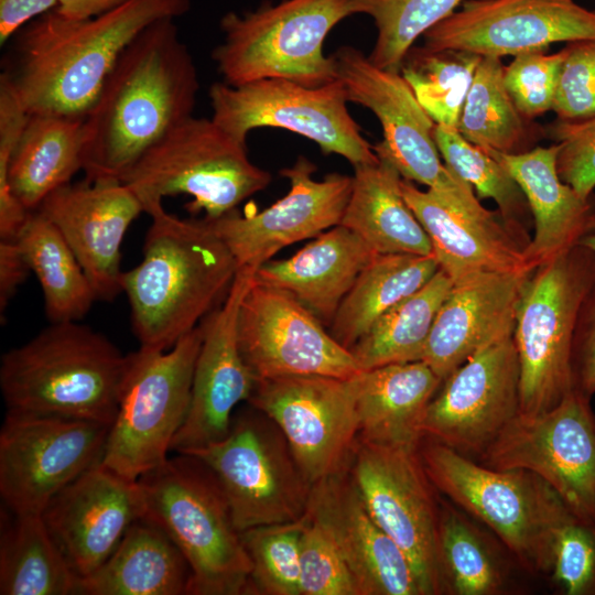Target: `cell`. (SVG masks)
Here are the masks:
<instances>
[{"label": "cell", "mask_w": 595, "mask_h": 595, "mask_svg": "<svg viewBox=\"0 0 595 595\" xmlns=\"http://www.w3.org/2000/svg\"><path fill=\"white\" fill-rule=\"evenodd\" d=\"M190 9L191 0H129L87 19L54 9L13 35L0 84L29 115L85 119L128 44L151 23Z\"/></svg>", "instance_id": "cell-1"}, {"label": "cell", "mask_w": 595, "mask_h": 595, "mask_svg": "<svg viewBox=\"0 0 595 595\" xmlns=\"http://www.w3.org/2000/svg\"><path fill=\"white\" fill-rule=\"evenodd\" d=\"M199 79L174 19L144 28L123 50L84 119L86 180L120 177L193 116Z\"/></svg>", "instance_id": "cell-2"}, {"label": "cell", "mask_w": 595, "mask_h": 595, "mask_svg": "<svg viewBox=\"0 0 595 595\" xmlns=\"http://www.w3.org/2000/svg\"><path fill=\"white\" fill-rule=\"evenodd\" d=\"M147 214L143 258L121 285L140 346L165 350L223 302L238 267L208 219L180 218L163 204Z\"/></svg>", "instance_id": "cell-3"}, {"label": "cell", "mask_w": 595, "mask_h": 595, "mask_svg": "<svg viewBox=\"0 0 595 595\" xmlns=\"http://www.w3.org/2000/svg\"><path fill=\"white\" fill-rule=\"evenodd\" d=\"M77 322L52 323L2 355L0 388L8 411L111 425L129 358Z\"/></svg>", "instance_id": "cell-4"}, {"label": "cell", "mask_w": 595, "mask_h": 595, "mask_svg": "<svg viewBox=\"0 0 595 595\" xmlns=\"http://www.w3.org/2000/svg\"><path fill=\"white\" fill-rule=\"evenodd\" d=\"M138 482L142 518L170 538L190 566L188 595L250 594V559L210 469L177 453Z\"/></svg>", "instance_id": "cell-5"}, {"label": "cell", "mask_w": 595, "mask_h": 595, "mask_svg": "<svg viewBox=\"0 0 595 595\" xmlns=\"http://www.w3.org/2000/svg\"><path fill=\"white\" fill-rule=\"evenodd\" d=\"M419 454L433 486L487 526L527 571L549 575L554 536L572 512L555 490L524 469H496L429 439Z\"/></svg>", "instance_id": "cell-6"}, {"label": "cell", "mask_w": 595, "mask_h": 595, "mask_svg": "<svg viewBox=\"0 0 595 595\" xmlns=\"http://www.w3.org/2000/svg\"><path fill=\"white\" fill-rule=\"evenodd\" d=\"M353 14L355 0H282L245 13L227 12L213 60L231 86L266 78L326 85L337 79V72L334 56L324 54V41Z\"/></svg>", "instance_id": "cell-7"}, {"label": "cell", "mask_w": 595, "mask_h": 595, "mask_svg": "<svg viewBox=\"0 0 595 595\" xmlns=\"http://www.w3.org/2000/svg\"><path fill=\"white\" fill-rule=\"evenodd\" d=\"M148 213L166 196H192L191 213L216 219L264 190L271 174L248 158L246 143L212 118L188 117L150 148L121 177Z\"/></svg>", "instance_id": "cell-8"}, {"label": "cell", "mask_w": 595, "mask_h": 595, "mask_svg": "<svg viewBox=\"0 0 595 595\" xmlns=\"http://www.w3.org/2000/svg\"><path fill=\"white\" fill-rule=\"evenodd\" d=\"M595 282V253L575 245L536 267L519 298L513 329L520 411H547L573 390L571 353L580 307Z\"/></svg>", "instance_id": "cell-9"}, {"label": "cell", "mask_w": 595, "mask_h": 595, "mask_svg": "<svg viewBox=\"0 0 595 595\" xmlns=\"http://www.w3.org/2000/svg\"><path fill=\"white\" fill-rule=\"evenodd\" d=\"M202 323L169 349L143 347L128 355L116 418L101 463L138 480L169 458L191 405Z\"/></svg>", "instance_id": "cell-10"}, {"label": "cell", "mask_w": 595, "mask_h": 595, "mask_svg": "<svg viewBox=\"0 0 595 595\" xmlns=\"http://www.w3.org/2000/svg\"><path fill=\"white\" fill-rule=\"evenodd\" d=\"M184 454L210 469L240 532L306 513L312 485L281 430L253 407L232 416L223 439Z\"/></svg>", "instance_id": "cell-11"}, {"label": "cell", "mask_w": 595, "mask_h": 595, "mask_svg": "<svg viewBox=\"0 0 595 595\" xmlns=\"http://www.w3.org/2000/svg\"><path fill=\"white\" fill-rule=\"evenodd\" d=\"M333 56L348 101L368 108L381 123L383 139L375 152L386 155L403 178L428 186L452 207L474 216L489 215L473 187L442 163L435 122L401 73L376 66L353 46H342Z\"/></svg>", "instance_id": "cell-12"}, {"label": "cell", "mask_w": 595, "mask_h": 595, "mask_svg": "<svg viewBox=\"0 0 595 595\" xmlns=\"http://www.w3.org/2000/svg\"><path fill=\"white\" fill-rule=\"evenodd\" d=\"M348 473L374 520L408 558L421 594L448 593L439 547L440 496L419 446L358 437Z\"/></svg>", "instance_id": "cell-13"}, {"label": "cell", "mask_w": 595, "mask_h": 595, "mask_svg": "<svg viewBox=\"0 0 595 595\" xmlns=\"http://www.w3.org/2000/svg\"><path fill=\"white\" fill-rule=\"evenodd\" d=\"M212 119L236 140L246 143L257 128H282L335 153L353 166L379 160L374 147L347 109V95L336 79L307 87L282 78H266L238 86L214 83L209 88Z\"/></svg>", "instance_id": "cell-14"}, {"label": "cell", "mask_w": 595, "mask_h": 595, "mask_svg": "<svg viewBox=\"0 0 595 595\" xmlns=\"http://www.w3.org/2000/svg\"><path fill=\"white\" fill-rule=\"evenodd\" d=\"M476 461L529 470L575 516L595 519V413L591 398L574 389L547 411L519 412Z\"/></svg>", "instance_id": "cell-15"}, {"label": "cell", "mask_w": 595, "mask_h": 595, "mask_svg": "<svg viewBox=\"0 0 595 595\" xmlns=\"http://www.w3.org/2000/svg\"><path fill=\"white\" fill-rule=\"evenodd\" d=\"M110 425L8 411L0 431V496L15 515L42 516L68 484L101 462Z\"/></svg>", "instance_id": "cell-16"}, {"label": "cell", "mask_w": 595, "mask_h": 595, "mask_svg": "<svg viewBox=\"0 0 595 595\" xmlns=\"http://www.w3.org/2000/svg\"><path fill=\"white\" fill-rule=\"evenodd\" d=\"M248 402L278 425L311 485L348 469L359 436L354 377L259 379Z\"/></svg>", "instance_id": "cell-17"}, {"label": "cell", "mask_w": 595, "mask_h": 595, "mask_svg": "<svg viewBox=\"0 0 595 595\" xmlns=\"http://www.w3.org/2000/svg\"><path fill=\"white\" fill-rule=\"evenodd\" d=\"M84 119L29 115L0 85V234L14 236L84 166Z\"/></svg>", "instance_id": "cell-18"}, {"label": "cell", "mask_w": 595, "mask_h": 595, "mask_svg": "<svg viewBox=\"0 0 595 595\" xmlns=\"http://www.w3.org/2000/svg\"><path fill=\"white\" fill-rule=\"evenodd\" d=\"M237 335L257 380L294 375L351 378L361 371L350 350L309 309L255 277L240 303Z\"/></svg>", "instance_id": "cell-19"}, {"label": "cell", "mask_w": 595, "mask_h": 595, "mask_svg": "<svg viewBox=\"0 0 595 595\" xmlns=\"http://www.w3.org/2000/svg\"><path fill=\"white\" fill-rule=\"evenodd\" d=\"M520 411L513 335L467 359L441 383L421 424L422 439L478 458Z\"/></svg>", "instance_id": "cell-20"}, {"label": "cell", "mask_w": 595, "mask_h": 595, "mask_svg": "<svg viewBox=\"0 0 595 595\" xmlns=\"http://www.w3.org/2000/svg\"><path fill=\"white\" fill-rule=\"evenodd\" d=\"M423 37L430 51L501 58L552 43L595 40V9L575 0H465Z\"/></svg>", "instance_id": "cell-21"}, {"label": "cell", "mask_w": 595, "mask_h": 595, "mask_svg": "<svg viewBox=\"0 0 595 595\" xmlns=\"http://www.w3.org/2000/svg\"><path fill=\"white\" fill-rule=\"evenodd\" d=\"M315 170L311 161L300 156L291 167L281 170L290 181V191L270 207L246 216L234 209L208 219L238 269L257 270L281 249L340 224L353 176L331 173L317 181L313 178Z\"/></svg>", "instance_id": "cell-22"}, {"label": "cell", "mask_w": 595, "mask_h": 595, "mask_svg": "<svg viewBox=\"0 0 595 595\" xmlns=\"http://www.w3.org/2000/svg\"><path fill=\"white\" fill-rule=\"evenodd\" d=\"M255 269H238L223 302L203 321L187 416L172 451L184 453L223 439L229 431L234 409L250 398L257 379L246 365L238 345L237 325L241 300Z\"/></svg>", "instance_id": "cell-23"}, {"label": "cell", "mask_w": 595, "mask_h": 595, "mask_svg": "<svg viewBox=\"0 0 595 595\" xmlns=\"http://www.w3.org/2000/svg\"><path fill=\"white\" fill-rule=\"evenodd\" d=\"M50 219L71 247L96 299L112 301L122 293L121 244L143 205L118 178L67 183L35 209Z\"/></svg>", "instance_id": "cell-24"}, {"label": "cell", "mask_w": 595, "mask_h": 595, "mask_svg": "<svg viewBox=\"0 0 595 595\" xmlns=\"http://www.w3.org/2000/svg\"><path fill=\"white\" fill-rule=\"evenodd\" d=\"M144 515L138 480L94 465L62 489L42 513L45 526L73 572H95Z\"/></svg>", "instance_id": "cell-25"}, {"label": "cell", "mask_w": 595, "mask_h": 595, "mask_svg": "<svg viewBox=\"0 0 595 595\" xmlns=\"http://www.w3.org/2000/svg\"><path fill=\"white\" fill-rule=\"evenodd\" d=\"M306 515L333 539L359 595H422L408 558L374 520L348 469L312 485Z\"/></svg>", "instance_id": "cell-26"}, {"label": "cell", "mask_w": 595, "mask_h": 595, "mask_svg": "<svg viewBox=\"0 0 595 595\" xmlns=\"http://www.w3.org/2000/svg\"><path fill=\"white\" fill-rule=\"evenodd\" d=\"M532 270L483 272L453 284L422 356L442 381L482 349L513 335L521 289Z\"/></svg>", "instance_id": "cell-27"}, {"label": "cell", "mask_w": 595, "mask_h": 595, "mask_svg": "<svg viewBox=\"0 0 595 595\" xmlns=\"http://www.w3.org/2000/svg\"><path fill=\"white\" fill-rule=\"evenodd\" d=\"M404 201L428 234L433 256L454 283L483 272L532 270L526 259V231L509 226L499 212L474 216L421 191L402 177Z\"/></svg>", "instance_id": "cell-28"}, {"label": "cell", "mask_w": 595, "mask_h": 595, "mask_svg": "<svg viewBox=\"0 0 595 595\" xmlns=\"http://www.w3.org/2000/svg\"><path fill=\"white\" fill-rule=\"evenodd\" d=\"M482 149L506 169L527 198L534 224L524 252L531 269L578 244L595 215V196L583 197L561 180L556 143L518 154Z\"/></svg>", "instance_id": "cell-29"}, {"label": "cell", "mask_w": 595, "mask_h": 595, "mask_svg": "<svg viewBox=\"0 0 595 595\" xmlns=\"http://www.w3.org/2000/svg\"><path fill=\"white\" fill-rule=\"evenodd\" d=\"M378 253L343 225L325 230L294 256L269 260L255 280L283 290L331 325L342 301Z\"/></svg>", "instance_id": "cell-30"}, {"label": "cell", "mask_w": 595, "mask_h": 595, "mask_svg": "<svg viewBox=\"0 0 595 595\" xmlns=\"http://www.w3.org/2000/svg\"><path fill=\"white\" fill-rule=\"evenodd\" d=\"M359 439L419 446L421 424L441 378L423 360L389 364L354 377Z\"/></svg>", "instance_id": "cell-31"}, {"label": "cell", "mask_w": 595, "mask_h": 595, "mask_svg": "<svg viewBox=\"0 0 595 595\" xmlns=\"http://www.w3.org/2000/svg\"><path fill=\"white\" fill-rule=\"evenodd\" d=\"M190 566L170 538L141 518L111 555L78 578L76 595H188Z\"/></svg>", "instance_id": "cell-32"}, {"label": "cell", "mask_w": 595, "mask_h": 595, "mask_svg": "<svg viewBox=\"0 0 595 595\" xmlns=\"http://www.w3.org/2000/svg\"><path fill=\"white\" fill-rule=\"evenodd\" d=\"M355 166L353 187L339 225L361 237L377 253L433 255L424 228L401 192L397 167L383 154Z\"/></svg>", "instance_id": "cell-33"}, {"label": "cell", "mask_w": 595, "mask_h": 595, "mask_svg": "<svg viewBox=\"0 0 595 595\" xmlns=\"http://www.w3.org/2000/svg\"><path fill=\"white\" fill-rule=\"evenodd\" d=\"M439 270L433 255L378 253L342 301L331 335L350 349L380 316L419 291Z\"/></svg>", "instance_id": "cell-34"}, {"label": "cell", "mask_w": 595, "mask_h": 595, "mask_svg": "<svg viewBox=\"0 0 595 595\" xmlns=\"http://www.w3.org/2000/svg\"><path fill=\"white\" fill-rule=\"evenodd\" d=\"M1 515L0 594L76 595L78 576L42 516Z\"/></svg>", "instance_id": "cell-35"}, {"label": "cell", "mask_w": 595, "mask_h": 595, "mask_svg": "<svg viewBox=\"0 0 595 595\" xmlns=\"http://www.w3.org/2000/svg\"><path fill=\"white\" fill-rule=\"evenodd\" d=\"M15 241L41 284L50 321L82 320L97 299L57 227L43 214L33 210Z\"/></svg>", "instance_id": "cell-36"}, {"label": "cell", "mask_w": 595, "mask_h": 595, "mask_svg": "<svg viewBox=\"0 0 595 595\" xmlns=\"http://www.w3.org/2000/svg\"><path fill=\"white\" fill-rule=\"evenodd\" d=\"M504 72L501 58L482 57L456 129L479 148L523 153L534 148L545 129L519 111L505 86Z\"/></svg>", "instance_id": "cell-37"}, {"label": "cell", "mask_w": 595, "mask_h": 595, "mask_svg": "<svg viewBox=\"0 0 595 595\" xmlns=\"http://www.w3.org/2000/svg\"><path fill=\"white\" fill-rule=\"evenodd\" d=\"M454 282L439 270L419 291L382 316L349 349L358 367H376L422 360L436 314Z\"/></svg>", "instance_id": "cell-38"}, {"label": "cell", "mask_w": 595, "mask_h": 595, "mask_svg": "<svg viewBox=\"0 0 595 595\" xmlns=\"http://www.w3.org/2000/svg\"><path fill=\"white\" fill-rule=\"evenodd\" d=\"M439 547L448 593L495 595L505 575L498 558L475 524L447 498H440Z\"/></svg>", "instance_id": "cell-39"}, {"label": "cell", "mask_w": 595, "mask_h": 595, "mask_svg": "<svg viewBox=\"0 0 595 595\" xmlns=\"http://www.w3.org/2000/svg\"><path fill=\"white\" fill-rule=\"evenodd\" d=\"M482 57L459 50L411 47L400 73L436 125L456 128Z\"/></svg>", "instance_id": "cell-40"}, {"label": "cell", "mask_w": 595, "mask_h": 595, "mask_svg": "<svg viewBox=\"0 0 595 595\" xmlns=\"http://www.w3.org/2000/svg\"><path fill=\"white\" fill-rule=\"evenodd\" d=\"M434 140L445 165L475 190L477 198H491L509 226L526 231L529 205L506 169L454 127L435 123Z\"/></svg>", "instance_id": "cell-41"}, {"label": "cell", "mask_w": 595, "mask_h": 595, "mask_svg": "<svg viewBox=\"0 0 595 595\" xmlns=\"http://www.w3.org/2000/svg\"><path fill=\"white\" fill-rule=\"evenodd\" d=\"M463 0H355L356 13L369 15L377 37L368 58L376 66L400 72L413 43L450 17Z\"/></svg>", "instance_id": "cell-42"}, {"label": "cell", "mask_w": 595, "mask_h": 595, "mask_svg": "<svg viewBox=\"0 0 595 595\" xmlns=\"http://www.w3.org/2000/svg\"><path fill=\"white\" fill-rule=\"evenodd\" d=\"M305 521L259 526L241 531L251 563L250 594L301 595L300 542Z\"/></svg>", "instance_id": "cell-43"}, {"label": "cell", "mask_w": 595, "mask_h": 595, "mask_svg": "<svg viewBox=\"0 0 595 595\" xmlns=\"http://www.w3.org/2000/svg\"><path fill=\"white\" fill-rule=\"evenodd\" d=\"M548 576L564 595H595V519L571 512L562 522Z\"/></svg>", "instance_id": "cell-44"}, {"label": "cell", "mask_w": 595, "mask_h": 595, "mask_svg": "<svg viewBox=\"0 0 595 595\" xmlns=\"http://www.w3.org/2000/svg\"><path fill=\"white\" fill-rule=\"evenodd\" d=\"M564 57V48L552 54L527 51L505 66V86L526 118L533 120L552 110Z\"/></svg>", "instance_id": "cell-45"}, {"label": "cell", "mask_w": 595, "mask_h": 595, "mask_svg": "<svg viewBox=\"0 0 595 595\" xmlns=\"http://www.w3.org/2000/svg\"><path fill=\"white\" fill-rule=\"evenodd\" d=\"M301 595H359L327 531L305 513L300 542Z\"/></svg>", "instance_id": "cell-46"}, {"label": "cell", "mask_w": 595, "mask_h": 595, "mask_svg": "<svg viewBox=\"0 0 595 595\" xmlns=\"http://www.w3.org/2000/svg\"><path fill=\"white\" fill-rule=\"evenodd\" d=\"M564 50L552 111L558 120L589 118L595 115V40L569 42Z\"/></svg>", "instance_id": "cell-47"}, {"label": "cell", "mask_w": 595, "mask_h": 595, "mask_svg": "<svg viewBox=\"0 0 595 595\" xmlns=\"http://www.w3.org/2000/svg\"><path fill=\"white\" fill-rule=\"evenodd\" d=\"M545 133L558 144L556 169L561 180L583 197L595 188V115L575 121L555 120Z\"/></svg>", "instance_id": "cell-48"}, {"label": "cell", "mask_w": 595, "mask_h": 595, "mask_svg": "<svg viewBox=\"0 0 595 595\" xmlns=\"http://www.w3.org/2000/svg\"><path fill=\"white\" fill-rule=\"evenodd\" d=\"M571 372L573 389L592 399L595 394V282L578 311L572 343Z\"/></svg>", "instance_id": "cell-49"}, {"label": "cell", "mask_w": 595, "mask_h": 595, "mask_svg": "<svg viewBox=\"0 0 595 595\" xmlns=\"http://www.w3.org/2000/svg\"><path fill=\"white\" fill-rule=\"evenodd\" d=\"M31 271L15 240H0V314L6 310Z\"/></svg>", "instance_id": "cell-50"}, {"label": "cell", "mask_w": 595, "mask_h": 595, "mask_svg": "<svg viewBox=\"0 0 595 595\" xmlns=\"http://www.w3.org/2000/svg\"><path fill=\"white\" fill-rule=\"evenodd\" d=\"M58 7V0H0V44L24 25Z\"/></svg>", "instance_id": "cell-51"}, {"label": "cell", "mask_w": 595, "mask_h": 595, "mask_svg": "<svg viewBox=\"0 0 595 595\" xmlns=\"http://www.w3.org/2000/svg\"><path fill=\"white\" fill-rule=\"evenodd\" d=\"M129 0H58L57 11L72 19H87L113 10Z\"/></svg>", "instance_id": "cell-52"}, {"label": "cell", "mask_w": 595, "mask_h": 595, "mask_svg": "<svg viewBox=\"0 0 595 595\" xmlns=\"http://www.w3.org/2000/svg\"><path fill=\"white\" fill-rule=\"evenodd\" d=\"M578 245H582L595 253V215L592 217L586 230L578 240Z\"/></svg>", "instance_id": "cell-53"}]
</instances>
